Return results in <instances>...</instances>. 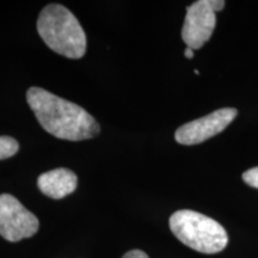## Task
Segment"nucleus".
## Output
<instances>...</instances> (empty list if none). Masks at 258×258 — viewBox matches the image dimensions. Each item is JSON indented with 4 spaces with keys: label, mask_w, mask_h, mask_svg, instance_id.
Wrapping results in <instances>:
<instances>
[{
    "label": "nucleus",
    "mask_w": 258,
    "mask_h": 258,
    "mask_svg": "<svg viewBox=\"0 0 258 258\" xmlns=\"http://www.w3.org/2000/svg\"><path fill=\"white\" fill-rule=\"evenodd\" d=\"M209 5L215 12H219L225 8V2L224 0H209Z\"/></svg>",
    "instance_id": "11"
},
{
    "label": "nucleus",
    "mask_w": 258,
    "mask_h": 258,
    "mask_svg": "<svg viewBox=\"0 0 258 258\" xmlns=\"http://www.w3.org/2000/svg\"><path fill=\"white\" fill-rule=\"evenodd\" d=\"M184 55H185V57H188V59H192V57H194V50L191 49V48L186 47V49L184 51Z\"/></svg>",
    "instance_id": "12"
},
{
    "label": "nucleus",
    "mask_w": 258,
    "mask_h": 258,
    "mask_svg": "<svg viewBox=\"0 0 258 258\" xmlns=\"http://www.w3.org/2000/svg\"><path fill=\"white\" fill-rule=\"evenodd\" d=\"M37 31L44 43L60 55L80 59L86 51V35L82 25L69 9L50 4L41 11Z\"/></svg>",
    "instance_id": "2"
},
{
    "label": "nucleus",
    "mask_w": 258,
    "mask_h": 258,
    "mask_svg": "<svg viewBox=\"0 0 258 258\" xmlns=\"http://www.w3.org/2000/svg\"><path fill=\"white\" fill-rule=\"evenodd\" d=\"M243 179L247 185L258 189V166L245 171L243 173Z\"/></svg>",
    "instance_id": "9"
},
{
    "label": "nucleus",
    "mask_w": 258,
    "mask_h": 258,
    "mask_svg": "<svg viewBox=\"0 0 258 258\" xmlns=\"http://www.w3.org/2000/svg\"><path fill=\"white\" fill-rule=\"evenodd\" d=\"M78 177L73 171L64 167L42 173L37 179V186L50 199L60 200L69 196L77 189Z\"/></svg>",
    "instance_id": "7"
},
{
    "label": "nucleus",
    "mask_w": 258,
    "mask_h": 258,
    "mask_svg": "<svg viewBox=\"0 0 258 258\" xmlns=\"http://www.w3.org/2000/svg\"><path fill=\"white\" fill-rule=\"evenodd\" d=\"M122 258H148V256L141 250H132L125 253Z\"/></svg>",
    "instance_id": "10"
},
{
    "label": "nucleus",
    "mask_w": 258,
    "mask_h": 258,
    "mask_svg": "<svg viewBox=\"0 0 258 258\" xmlns=\"http://www.w3.org/2000/svg\"><path fill=\"white\" fill-rule=\"evenodd\" d=\"M238 111L234 108H222L198 120L180 125L175 133L180 145H198L221 133L234 120Z\"/></svg>",
    "instance_id": "5"
},
{
    "label": "nucleus",
    "mask_w": 258,
    "mask_h": 258,
    "mask_svg": "<svg viewBox=\"0 0 258 258\" xmlns=\"http://www.w3.org/2000/svg\"><path fill=\"white\" fill-rule=\"evenodd\" d=\"M169 224L177 239L201 253H218L227 246L228 235L225 228L201 213L177 211L171 215Z\"/></svg>",
    "instance_id": "3"
},
{
    "label": "nucleus",
    "mask_w": 258,
    "mask_h": 258,
    "mask_svg": "<svg viewBox=\"0 0 258 258\" xmlns=\"http://www.w3.org/2000/svg\"><path fill=\"white\" fill-rule=\"evenodd\" d=\"M40 222L15 196L0 195V235L12 243L37 233Z\"/></svg>",
    "instance_id": "4"
},
{
    "label": "nucleus",
    "mask_w": 258,
    "mask_h": 258,
    "mask_svg": "<svg viewBox=\"0 0 258 258\" xmlns=\"http://www.w3.org/2000/svg\"><path fill=\"white\" fill-rule=\"evenodd\" d=\"M217 12L209 5V0H199L186 8L182 38L188 48L200 49L212 37L217 24Z\"/></svg>",
    "instance_id": "6"
},
{
    "label": "nucleus",
    "mask_w": 258,
    "mask_h": 258,
    "mask_svg": "<svg viewBox=\"0 0 258 258\" xmlns=\"http://www.w3.org/2000/svg\"><path fill=\"white\" fill-rule=\"evenodd\" d=\"M27 101L42 128L57 139L88 140L101 132L97 121L85 109L41 88H30Z\"/></svg>",
    "instance_id": "1"
},
{
    "label": "nucleus",
    "mask_w": 258,
    "mask_h": 258,
    "mask_svg": "<svg viewBox=\"0 0 258 258\" xmlns=\"http://www.w3.org/2000/svg\"><path fill=\"white\" fill-rule=\"evenodd\" d=\"M19 150V144L11 137H0V160L15 156Z\"/></svg>",
    "instance_id": "8"
}]
</instances>
